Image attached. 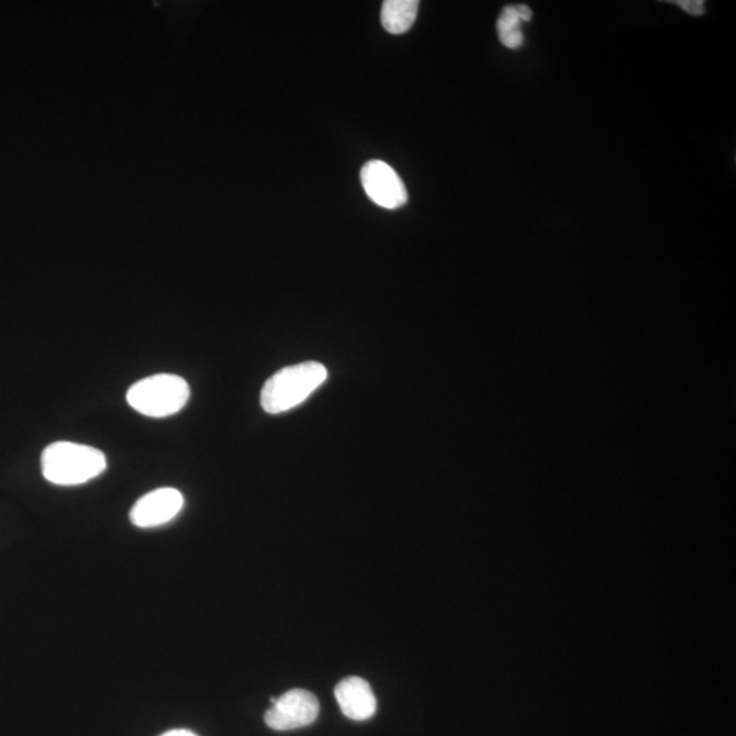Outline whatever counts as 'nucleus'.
<instances>
[{"label":"nucleus","instance_id":"f257e3e1","mask_svg":"<svg viewBox=\"0 0 736 736\" xmlns=\"http://www.w3.org/2000/svg\"><path fill=\"white\" fill-rule=\"evenodd\" d=\"M105 469L103 451L74 442H54L45 447L42 455L44 478L56 486L83 484L98 478Z\"/></svg>","mask_w":736,"mask_h":736},{"label":"nucleus","instance_id":"f03ea898","mask_svg":"<svg viewBox=\"0 0 736 736\" xmlns=\"http://www.w3.org/2000/svg\"><path fill=\"white\" fill-rule=\"evenodd\" d=\"M326 379V367L319 361L288 366L266 381L260 405L271 415L290 411L304 403Z\"/></svg>","mask_w":736,"mask_h":736},{"label":"nucleus","instance_id":"7ed1b4c3","mask_svg":"<svg viewBox=\"0 0 736 736\" xmlns=\"http://www.w3.org/2000/svg\"><path fill=\"white\" fill-rule=\"evenodd\" d=\"M189 398V383L174 373H156L141 379L127 392L129 405L149 417L175 415L183 410Z\"/></svg>","mask_w":736,"mask_h":736},{"label":"nucleus","instance_id":"20e7f679","mask_svg":"<svg viewBox=\"0 0 736 736\" xmlns=\"http://www.w3.org/2000/svg\"><path fill=\"white\" fill-rule=\"evenodd\" d=\"M270 701L274 706L265 713V723L275 732L308 727L320 715V702L308 690L293 689Z\"/></svg>","mask_w":736,"mask_h":736},{"label":"nucleus","instance_id":"39448f33","mask_svg":"<svg viewBox=\"0 0 736 736\" xmlns=\"http://www.w3.org/2000/svg\"><path fill=\"white\" fill-rule=\"evenodd\" d=\"M361 185L366 194L378 207L399 209L408 201V192L403 180L389 164L372 160L368 161L360 174Z\"/></svg>","mask_w":736,"mask_h":736},{"label":"nucleus","instance_id":"423d86ee","mask_svg":"<svg viewBox=\"0 0 736 736\" xmlns=\"http://www.w3.org/2000/svg\"><path fill=\"white\" fill-rule=\"evenodd\" d=\"M183 505L182 492L164 487L140 498L130 512V520L138 528H156L177 517Z\"/></svg>","mask_w":736,"mask_h":736},{"label":"nucleus","instance_id":"0eeeda50","mask_svg":"<svg viewBox=\"0 0 736 736\" xmlns=\"http://www.w3.org/2000/svg\"><path fill=\"white\" fill-rule=\"evenodd\" d=\"M334 695L344 716L355 722H365L376 715L377 699L372 689L364 678L349 677L343 679L334 689Z\"/></svg>","mask_w":736,"mask_h":736},{"label":"nucleus","instance_id":"6e6552de","mask_svg":"<svg viewBox=\"0 0 736 736\" xmlns=\"http://www.w3.org/2000/svg\"><path fill=\"white\" fill-rule=\"evenodd\" d=\"M417 11V0H387L381 11L384 31L392 35H403L415 24Z\"/></svg>","mask_w":736,"mask_h":736},{"label":"nucleus","instance_id":"1a4fd4ad","mask_svg":"<svg viewBox=\"0 0 736 736\" xmlns=\"http://www.w3.org/2000/svg\"><path fill=\"white\" fill-rule=\"evenodd\" d=\"M521 19L515 5H506L502 10L497 22L498 36L506 48H520L524 43L523 31H521Z\"/></svg>","mask_w":736,"mask_h":736},{"label":"nucleus","instance_id":"9d476101","mask_svg":"<svg viewBox=\"0 0 736 736\" xmlns=\"http://www.w3.org/2000/svg\"><path fill=\"white\" fill-rule=\"evenodd\" d=\"M679 8L692 15H702L705 13V3L702 0H678Z\"/></svg>","mask_w":736,"mask_h":736},{"label":"nucleus","instance_id":"9b49d317","mask_svg":"<svg viewBox=\"0 0 736 736\" xmlns=\"http://www.w3.org/2000/svg\"><path fill=\"white\" fill-rule=\"evenodd\" d=\"M515 9H517L521 21L529 22L532 20V10L528 8V5L517 4L515 5Z\"/></svg>","mask_w":736,"mask_h":736},{"label":"nucleus","instance_id":"f8f14e48","mask_svg":"<svg viewBox=\"0 0 736 736\" xmlns=\"http://www.w3.org/2000/svg\"><path fill=\"white\" fill-rule=\"evenodd\" d=\"M161 736H198V735L192 732H189V729H172V732H168L166 734H163Z\"/></svg>","mask_w":736,"mask_h":736}]
</instances>
